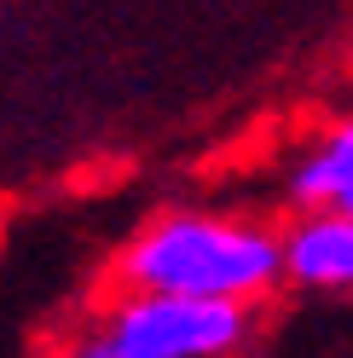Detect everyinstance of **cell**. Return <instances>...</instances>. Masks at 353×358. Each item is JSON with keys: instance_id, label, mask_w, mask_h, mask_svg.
Returning a JSON list of instances; mask_svg holds the SVG:
<instances>
[{"instance_id": "cell-1", "label": "cell", "mask_w": 353, "mask_h": 358, "mask_svg": "<svg viewBox=\"0 0 353 358\" xmlns=\"http://www.w3.org/2000/svg\"><path fill=\"white\" fill-rule=\"evenodd\" d=\"M122 283L151 295H197L249 306L284 278V243L261 220L214 208H174L122 249Z\"/></svg>"}, {"instance_id": "cell-3", "label": "cell", "mask_w": 353, "mask_h": 358, "mask_svg": "<svg viewBox=\"0 0 353 358\" xmlns=\"http://www.w3.org/2000/svg\"><path fill=\"white\" fill-rule=\"evenodd\" d=\"M284 243V283L313 295H353V214L301 208L296 226L278 231Z\"/></svg>"}, {"instance_id": "cell-2", "label": "cell", "mask_w": 353, "mask_h": 358, "mask_svg": "<svg viewBox=\"0 0 353 358\" xmlns=\"http://www.w3.org/2000/svg\"><path fill=\"white\" fill-rule=\"evenodd\" d=\"M99 335L116 347V358H226L244 347L249 312L237 301L127 289V301L110 306Z\"/></svg>"}, {"instance_id": "cell-4", "label": "cell", "mask_w": 353, "mask_h": 358, "mask_svg": "<svg viewBox=\"0 0 353 358\" xmlns=\"http://www.w3.org/2000/svg\"><path fill=\"white\" fill-rule=\"evenodd\" d=\"M296 208H330V214H353V116L324 127L319 139H307L296 150L290 173H284Z\"/></svg>"}, {"instance_id": "cell-5", "label": "cell", "mask_w": 353, "mask_h": 358, "mask_svg": "<svg viewBox=\"0 0 353 358\" xmlns=\"http://www.w3.org/2000/svg\"><path fill=\"white\" fill-rule=\"evenodd\" d=\"M64 358H116V347H110L104 335H87V341H76V347L64 352Z\"/></svg>"}]
</instances>
